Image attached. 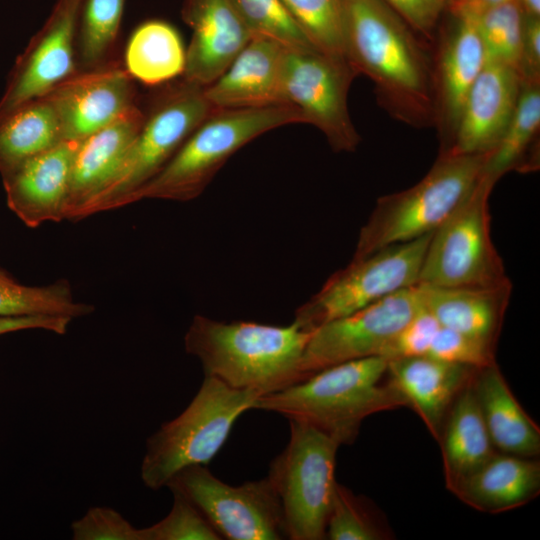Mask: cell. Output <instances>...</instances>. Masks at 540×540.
Segmentation results:
<instances>
[{
  "label": "cell",
  "mask_w": 540,
  "mask_h": 540,
  "mask_svg": "<svg viewBox=\"0 0 540 540\" xmlns=\"http://www.w3.org/2000/svg\"><path fill=\"white\" fill-rule=\"evenodd\" d=\"M496 183L482 172L468 196L432 233L417 285L492 287L510 281L491 239L489 198Z\"/></svg>",
  "instance_id": "obj_8"
},
{
  "label": "cell",
  "mask_w": 540,
  "mask_h": 540,
  "mask_svg": "<svg viewBox=\"0 0 540 540\" xmlns=\"http://www.w3.org/2000/svg\"><path fill=\"white\" fill-rule=\"evenodd\" d=\"M418 286L425 308L442 327L496 344L512 291L510 281L492 287Z\"/></svg>",
  "instance_id": "obj_25"
},
{
  "label": "cell",
  "mask_w": 540,
  "mask_h": 540,
  "mask_svg": "<svg viewBox=\"0 0 540 540\" xmlns=\"http://www.w3.org/2000/svg\"><path fill=\"white\" fill-rule=\"evenodd\" d=\"M388 360L372 356L322 369L301 382L258 398L255 409L310 425L340 445L352 443L368 416L406 401L387 379Z\"/></svg>",
  "instance_id": "obj_3"
},
{
  "label": "cell",
  "mask_w": 540,
  "mask_h": 540,
  "mask_svg": "<svg viewBox=\"0 0 540 540\" xmlns=\"http://www.w3.org/2000/svg\"><path fill=\"white\" fill-rule=\"evenodd\" d=\"M186 50L177 30L161 20L138 26L125 50V69L145 85H158L183 75Z\"/></svg>",
  "instance_id": "obj_29"
},
{
  "label": "cell",
  "mask_w": 540,
  "mask_h": 540,
  "mask_svg": "<svg viewBox=\"0 0 540 540\" xmlns=\"http://www.w3.org/2000/svg\"><path fill=\"white\" fill-rule=\"evenodd\" d=\"M427 355L476 369L496 362L494 344L442 326L437 331Z\"/></svg>",
  "instance_id": "obj_37"
},
{
  "label": "cell",
  "mask_w": 540,
  "mask_h": 540,
  "mask_svg": "<svg viewBox=\"0 0 540 540\" xmlns=\"http://www.w3.org/2000/svg\"><path fill=\"white\" fill-rule=\"evenodd\" d=\"M83 0H56L41 29L17 58L0 98V117L42 97L76 69V35Z\"/></svg>",
  "instance_id": "obj_15"
},
{
  "label": "cell",
  "mask_w": 540,
  "mask_h": 540,
  "mask_svg": "<svg viewBox=\"0 0 540 540\" xmlns=\"http://www.w3.org/2000/svg\"><path fill=\"white\" fill-rule=\"evenodd\" d=\"M540 81H522L513 116L496 147L489 153L483 172L498 181L514 170L539 167Z\"/></svg>",
  "instance_id": "obj_28"
},
{
  "label": "cell",
  "mask_w": 540,
  "mask_h": 540,
  "mask_svg": "<svg viewBox=\"0 0 540 540\" xmlns=\"http://www.w3.org/2000/svg\"><path fill=\"white\" fill-rule=\"evenodd\" d=\"M431 48L449 0H382Z\"/></svg>",
  "instance_id": "obj_40"
},
{
  "label": "cell",
  "mask_w": 540,
  "mask_h": 540,
  "mask_svg": "<svg viewBox=\"0 0 540 540\" xmlns=\"http://www.w3.org/2000/svg\"><path fill=\"white\" fill-rule=\"evenodd\" d=\"M2 272H4V271H2V270L0 269V274H1Z\"/></svg>",
  "instance_id": "obj_45"
},
{
  "label": "cell",
  "mask_w": 540,
  "mask_h": 540,
  "mask_svg": "<svg viewBox=\"0 0 540 540\" xmlns=\"http://www.w3.org/2000/svg\"><path fill=\"white\" fill-rule=\"evenodd\" d=\"M73 540H140L139 528L106 506H94L71 524Z\"/></svg>",
  "instance_id": "obj_38"
},
{
  "label": "cell",
  "mask_w": 540,
  "mask_h": 540,
  "mask_svg": "<svg viewBox=\"0 0 540 540\" xmlns=\"http://www.w3.org/2000/svg\"><path fill=\"white\" fill-rule=\"evenodd\" d=\"M438 442L449 491L497 453L477 403L472 379L452 404Z\"/></svg>",
  "instance_id": "obj_26"
},
{
  "label": "cell",
  "mask_w": 540,
  "mask_h": 540,
  "mask_svg": "<svg viewBox=\"0 0 540 540\" xmlns=\"http://www.w3.org/2000/svg\"><path fill=\"white\" fill-rule=\"evenodd\" d=\"M214 110L204 95V87L184 79L168 87L145 113L142 126L115 177L70 220L79 221L127 206L130 196L168 163L192 131Z\"/></svg>",
  "instance_id": "obj_7"
},
{
  "label": "cell",
  "mask_w": 540,
  "mask_h": 540,
  "mask_svg": "<svg viewBox=\"0 0 540 540\" xmlns=\"http://www.w3.org/2000/svg\"><path fill=\"white\" fill-rule=\"evenodd\" d=\"M521 85L516 69L485 62L467 95L452 142L442 153H490L513 116Z\"/></svg>",
  "instance_id": "obj_18"
},
{
  "label": "cell",
  "mask_w": 540,
  "mask_h": 540,
  "mask_svg": "<svg viewBox=\"0 0 540 540\" xmlns=\"http://www.w3.org/2000/svg\"><path fill=\"white\" fill-rule=\"evenodd\" d=\"M166 487L190 501L221 539H287L281 503L267 476L233 486L206 465H191L177 472Z\"/></svg>",
  "instance_id": "obj_11"
},
{
  "label": "cell",
  "mask_w": 540,
  "mask_h": 540,
  "mask_svg": "<svg viewBox=\"0 0 540 540\" xmlns=\"http://www.w3.org/2000/svg\"><path fill=\"white\" fill-rule=\"evenodd\" d=\"M519 74L522 81H540V17H524Z\"/></svg>",
  "instance_id": "obj_41"
},
{
  "label": "cell",
  "mask_w": 540,
  "mask_h": 540,
  "mask_svg": "<svg viewBox=\"0 0 540 540\" xmlns=\"http://www.w3.org/2000/svg\"><path fill=\"white\" fill-rule=\"evenodd\" d=\"M441 325L425 306L391 339L381 357L394 360L427 355Z\"/></svg>",
  "instance_id": "obj_39"
},
{
  "label": "cell",
  "mask_w": 540,
  "mask_h": 540,
  "mask_svg": "<svg viewBox=\"0 0 540 540\" xmlns=\"http://www.w3.org/2000/svg\"><path fill=\"white\" fill-rule=\"evenodd\" d=\"M346 57L394 119L434 125L431 48L382 0H342Z\"/></svg>",
  "instance_id": "obj_1"
},
{
  "label": "cell",
  "mask_w": 540,
  "mask_h": 540,
  "mask_svg": "<svg viewBox=\"0 0 540 540\" xmlns=\"http://www.w3.org/2000/svg\"><path fill=\"white\" fill-rule=\"evenodd\" d=\"M424 307L418 285L400 290L312 331L301 369L305 376L382 351L400 329Z\"/></svg>",
  "instance_id": "obj_13"
},
{
  "label": "cell",
  "mask_w": 540,
  "mask_h": 540,
  "mask_svg": "<svg viewBox=\"0 0 540 540\" xmlns=\"http://www.w3.org/2000/svg\"><path fill=\"white\" fill-rule=\"evenodd\" d=\"M385 536L368 505L336 483L327 517L326 539L380 540Z\"/></svg>",
  "instance_id": "obj_35"
},
{
  "label": "cell",
  "mask_w": 540,
  "mask_h": 540,
  "mask_svg": "<svg viewBox=\"0 0 540 540\" xmlns=\"http://www.w3.org/2000/svg\"><path fill=\"white\" fill-rule=\"evenodd\" d=\"M488 155L439 153L417 184L380 197L360 230L353 258L433 233L471 192Z\"/></svg>",
  "instance_id": "obj_5"
},
{
  "label": "cell",
  "mask_w": 540,
  "mask_h": 540,
  "mask_svg": "<svg viewBox=\"0 0 540 540\" xmlns=\"http://www.w3.org/2000/svg\"><path fill=\"white\" fill-rule=\"evenodd\" d=\"M145 112L136 104L119 118L80 141L75 153L66 219L100 193L119 171Z\"/></svg>",
  "instance_id": "obj_22"
},
{
  "label": "cell",
  "mask_w": 540,
  "mask_h": 540,
  "mask_svg": "<svg viewBox=\"0 0 540 540\" xmlns=\"http://www.w3.org/2000/svg\"><path fill=\"white\" fill-rule=\"evenodd\" d=\"M125 0H83L76 35V69L88 71L110 61Z\"/></svg>",
  "instance_id": "obj_30"
},
{
  "label": "cell",
  "mask_w": 540,
  "mask_h": 540,
  "mask_svg": "<svg viewBox=\"0 0 540 540\" xmlns=\"http://www.w3.org/2000/svg\"><path fill=\"white\" fill-rule=\"evenodd\" d=\"M282 2L318 51L347 60L342 0H282Z\"/></svg>",
  "instance_id": "obj_33"
},
{
  "label": "cell",
  "mask_w": 540,
  "mask_h": 540,
  "mask_svg": "<svg viewBox=\"0 0 540 540\" xmlns=\"http://www.w3.org/2000/svg\"><path fill=\"white\" fill-rule=\"evenodd\" d=\"M357 73L347 60L318 50L286 48L282 89L284 101L317 127L336 152L354 151L361 138L351 120L347 96Z\"/></svg>",
  "instance_id": "obj_12"
},
{
  "label": "cell",
  "mask_w": 540,
  "mask_h": 540,
  "mask_svg": "<svg viewBox=\"0 0 540 540\" xmlns=\"http://www.w3.org/2000/svg\"><path fill=\"white\" fill-rule=\"evenodd\" d=\"M451 492L470 507L499 513L528 503L540 492V463L535 458L496 453Z\"/></svg>",
  "instance_id": "obj_24"
},
{
  "label": "cell",
  "mask_w": 540,
  "mask_h": 540,
  "mask_svg": "<svg viewBox=\"0 0 540 540\" xmlns=\"http://www.w3.org/2000/svg\"><path fill=\"white\" fill-rule=\"evenodd\" d=\"M65 141L57 113L42 96L0 117V174Z\"/></svg>",
  "instance_id": "obj_27"
},
{
  "label": "cell",
  "mask_w": 540,
  "mask_h": 540,
  "mask_svg": "<svg viewBox=\"0 0 540 540\" xmlns=\"http://www.w3.org/2000/svg\"><path fill=\"white\" fill-rule=\"evenodd\" d=\"M285 51L276 40L252 36L226 70L204 87L206 99L215 109L287 104L282 89Z\"/></svg>",
  "instance_id": "obj_20"
},
{
  "label": "cell",
  "mask_w": 540,
  "mask_h": 540,
  "mask_svg": "<svg viewBox=\"0 0 540 540\" xmlns=\"http://www.w3.org/2000/svg\"><path fill=\"white\" fill-rule=\"evenodd\" d=\"M252 36L278 41L288 49L317 50L282 0H232Z\"/></svg>",
  "instance_id": "obj_34"
},
{
  "label": "cell",
  "mask_w": 540,
  "mask_h": 540,
  "mask_svg": "<svg viewBox=\"0 0 540 540\" xmlns=\"http://www.w3.org/2000/svg\"><path fill=\"white\" fill-rule=\"evenodd\" d=\"M173 494L169 513L159 522L139 528L140 540H221L200 511L185 497Z\"/></svg>",
  "instance_id": "obj_36"
},
{
  "label": "cell",
  "mask_w": 540,
  "mask_h": 540,
  "mask_svg": "<svg viewBox=\"0 0 540 540\" xmlns=\"http://www.w3.org/2000/svg\"><path fill=\"white\" fill-rule=\"evenodd\" d=\"M80 141H62L1 175L9 209L28 227L66 219L71 171Z\"/></svg>",
  "instance_id": "obj_17"
},
{
  "label": "cell",
  "mask_w": 540,
  "mask_h": 540,
  "mask_svg": "<svg viewBox=\"0 0 540 540\" xmlns=\"http://www.w3.org/2000/svg\"><path fill=\"white\" fill-rule=\"evenodd\" d=\"M312 331L296 321L288 326L225 323L196 315L184 345L205 376L264 396L306 379L301 365Z\"/></svg>",
  "instance_id": "obj_2"
},
{
  "label": "cell",
  "mask_w": 540,
  "mask_h": 540,
  "mask_svg": "<svg viewBox=\"0 0 540 540\" xmlns=\"http://www.w3.org/2000/svg\"><path fill=\"white\" fill-rule=\"evenodd\" d=\"M93 311L92 305L74 299L67 280L46 286H26L5 272L0 274V316L58 315L74 319Z\"/></svg>",
  "instance_id": "obj_31"
},
{
  "label": "cell",
  "mask_w": 540,
  "mask_h": 540,
  "mask_svg": "<svg viewBox=\"0 0 540 540\" xmlns=\"http://www.w3.org/2000/svg\"><path fill=\"white\" fill-rule=\"evenodd\" d=\"M298 123L307 121L290 104L216 109L192 131L168 163L130 196L128 205L143 199L192 200L241 147L270 130Z\"/></svg>",
  "instance_id": "obj_4"
},
{
  "label": "cell",
  "mask_w": 540,
  "mask_h": 540,
  "mask_svg": "<svg viewBox=\"0 0 540 540\" xmlns=\"http://www.w3.org/2000/svg\"><path fill=\"white\" fill-rule=\"evenodd\" d=\"M181 16L193 31L182 77L206 87L226 70L252 35L232 0H183Z\"/></svg>",
  "instance_id": "obj_19"
},
{
  "label": "cell",
  "mask_w": 540,
  "mask_h": 540,
  "mask_svg": "<svg viewBox=\"0 0 540 540\" xmlns=\"http://www.w3.org/2000/svg\"><path fill=\"white\" fill-rule=\"evenodd\" d=\"M477 369L428 355L389 360L388 380L439 441L448 412Z\"/></svg>",
  "instance_id": "obj_21"
},
{
  "label": "cell",
  "mask_w": 540,
  "mask_h": 540,
  "mask_svg": "<svg viewBox=\"0 0 540 540\" xmlns=\"http://www.w3.org/2000/svg\"><path fill=\"white\" fill-rule=\"evenodd\" d=\"M133 78L111 61L77 71L44 96L52 103L65 141H81L135 105Z\"/></svg>",
  "instance_id": "obj_16"
},
{
  "label": "cell",
  "mask_w": 540,
  "mask_h": 540,
  "mask_svg": "<svg viewBox=\"0 0 540 540\" xmlns=\"http://www.w3.org/2000/svg\"><path fill=\"white\" fill-rule=\"evenodd\" d=\"M431 236L432 233L352 258L297 309L294 321L314 330L417 285Z\"/></svg>",
  "instance_id": "obj_10"
},
{
  "label": "cell",
  "mask_w": 540,
  "mask_h": 540,
  "mask_svg": "<svg viewBox=\"0 0 540 540\" xmlns=\"http://www.w3.org/2000/svg\"><path fill=\"white\" fill-rule=\"evenodd\" d=\"M473 391L497 451L525 458L540 453V429L524 411L495 363L479 368Z\"/></svg>",
  "instance_id": "obj_23"
},
{
  "label": "cell",
  "mask_w": 540,
  "mask_h": 540,
  "mask_svg": "<svg viewBox=\"0 0 540 540\" xmlns=\"http://www.w3.org/2000/svg\"><path fill=\"white\" fill-rule=\"evenodd\" d=\"M485 62L499 63L519 72L525 14L517 0L474 16Z\"/></svg>",
  "instance_id": "obj_32"
},
{
  "label": "cell",
  "mask_w": 540,
  "mask_h": 540,
  "mask_svg": "<svg viewBox=\"0 0 540 540\" xmlns=\"http://www.w3.org/2000/svg\"><path fill=\"white\" fill-rule=\"evenodd\" d=\"M260 394L204 376L189 405L146 441L140 476L151 490L166 487L181 469L207 465L227 440L241 414L255 409Z\"/></svg>",
  "instance_id": "obj_6"
},
{
  "label": "cell",
  "mask_w": 540,
  "mask_h": 540,
  "mask_svg": "<svg viewBox=\"0 0 540 540\" xmlns=\"http://www.w3.org/2000/svg\"><path fill=\"white\" fill-rule=\"evenodd\" d=\"M510 0H449L448 10L476 16Z\"/></svg>",
  "instance_id": "obj_43"
},
{
  "label": "cell",
  "mask_w": 540,
  "mask_h": 540,
  "mask_svg": "<svg viewBox=\"0 0 540 540\" xmlns=\"http://www.w3.org/2000/svg\"><path fill=\"white\" fill-rule=\"evenodd\" d=\"M289 422L288 444L271 461L267 478L281 503L287 539H326L340 444L310 425Z\"/></svg>",
  "instance_id": "obj_9"
},
{
  "label": "cell",
  "mask_w": 540,
  "mask_h": 540,
  "mask_svg": "<svg viewBox=\"0 0 540 540\" xmlns=\"http://www.w3.org/2000/svg\"><path fill=\"white\" fill-rule=\"evenodd\" d=\"M525 15L540 17V0H517Z\"/></svg>",
  "instance_id": "obj_44"
},
{
  "label": "cell",
  "mask_w": 540,
  "mask_h": 540,
  "mask_svg": "<svg viewBox=\"0 0 540 540\" xmlns=\"http://www.w3.org/2000/svg\"><path fill=\"white\" fill-rule=\"evenodd\" d=\"M72 320L58 315L0 316V336L29 329H41L63 335Z\"/></svg>",
  "instance_id": "obj_42"
},
{
  "label": "cell",
  "mask_w": 540,
  "mask_h": 540,
  "mask_svg": "<svg viewBox=\"0 0 540 540\" xmlns=\"http://www.w3.org/2000/svg\"><path fill=\"white\" fill-rule=\"evenodd\" d=\"M431 57L433 126L442 153L452 142L467 95L485 64L475 17L447 9L437 29Z\"/></svg>",
  "instance_id": "obj_14"
}]
</instances>
